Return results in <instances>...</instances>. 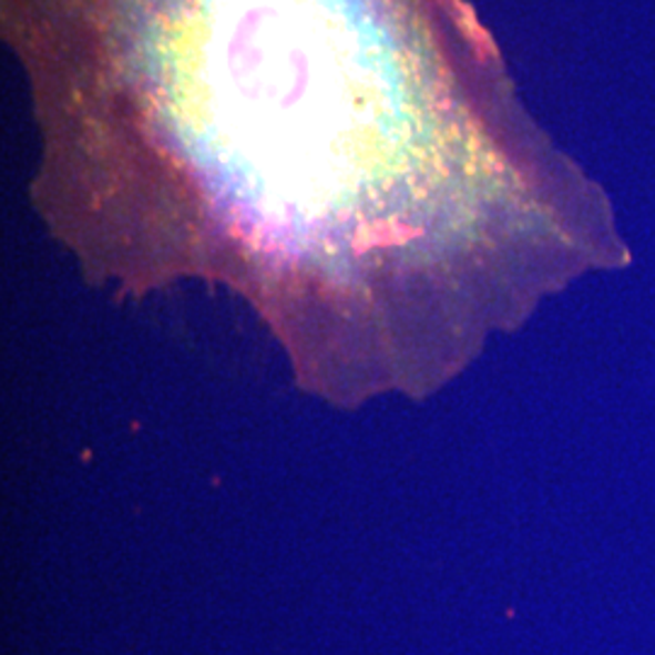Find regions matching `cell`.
<instances>
[{
    "label": "cell",
    "mask_w": 655,
    "mask_h": 655,
    "mask_svg": "<svg viewBox=\"0 0 655 655\" xmlns=\"http://www.w3.org/2000/svg\"><path fill=\"white\" fill-rule=\"evenodd\" d=\"M42 197L85 265L226 279L299 365L396 348L426 236L403 171L396 0H6Z\"/></svg>",
    "instance_id": "obj_1"
}]
</instances>
